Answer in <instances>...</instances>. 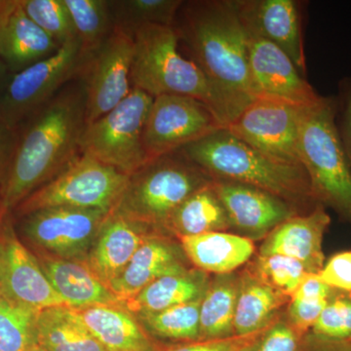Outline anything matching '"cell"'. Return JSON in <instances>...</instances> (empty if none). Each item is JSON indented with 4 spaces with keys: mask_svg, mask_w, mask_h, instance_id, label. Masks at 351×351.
<instances>
[{
    "mask_svg": "<svg viewBox=\"0 0 351 351\" xmlns=\"http://www.w3.org/2000/svg\"><path fill=\"white\" fill-rule=\"evenodd\" d=\"M154 97L141 90L87 124L80 138V154L131 176L147 163L144 147L145 122Z\"/></svg>",
    "mask_w": 351,
    "mask_h": 351,
    "instance_id": "obj_7",
    "label": "cell"
},
{
    "mask_svg": "<svg viewBox=\"0 0 351 351\" xmlns=\"http://www.w3.org/2000/svg\"><path fill=\"white\" fill-rule=\"evenodd\" d=\"M230 228L246 239H263L298 210L278 196L239 182L213 180ZM300 213V212H299Z\"/></svg>",
    "mask_w": 351,
    "mask_h": 351,
    "instance_id": "obj_16",
    "label": "cell"
},
{
    "mask_svg": "<svg viewBox=\"0 0 351 351\" xmlns=\"http://www.w3.org/2000/svg\"><path fill=\"white\" fill-rule=\"evenodd\" d=\"M133 34L114 25L112 34L83 66L86 125L96 121L131 93Z\"/></svg>",
    "mask_w": 351,
    "mask_h": 351,
    "instance_id": "obj_12",
    "label": "cell"
},
{
    "mask_svg": "<svg viewBox=\"0 0 351 351\" xmlns=\"http://www.w3.org/2000/svg\"><path fill=\"white\" fill-rule=\"evenodd\" d=\"M249 337H232L223 339H213V341H191L171 348L162 351H239V348L250 339Z\"/></svg>",
    "mask_w": 351,
    "mask_h": 351,
    "instance_id": "obj_42",
    "label": "cell"
},
{
    "mask_svg": "<svg viewBox=\"0 0 351 351\" xmlns=\"http://www.w3.org/2000/svg\"><path fill=\"white\" fill-rule=\"evenodd\" d=\"M167 230L181 237L226 232L230 228L225 208L219 199L213 182L186 198L168 221Z\"/></svg>",
    "mask_w": 351,
    "mask_h": 351,
    "instance_id": "obj_29",
    "label": "cell"
},
{
    "mask_svg": "<svg viewBox=\"0 0 351 351\" xmlns=\"http://www.w3.org/2000/svg\"><path fill=\"white\" fill-rule=\"evenodd\" d=\"M245 31L249 68L257 98L281 101L298 108L307 107L319 100L320 95L280 48L258 32L247 27Z\"/></svg>",
    "mask_w": 351,
    "mask_h": 351,
    "instance_id": "obj_14",
    "label": "cell"
},
{
    "mask_svg": "<svg viewBox=\"0 0 351 351\" xmlns=\"http://www.w3.org/2000/svg\"><path fill=\"white\" fill-rule=\"evenodd\" d=\"M331 223L326 208L291 217L265 237L258 255H282L301 262L307 272L319 274L325 263L323 239Z\"/></svg>",
    "mask_w": 351,
    "mask_h": 351,
    "instance_id": "obj_18",
    "label": "cell"
},
{
    "mask_svg": "<svg viewBox=\"0 0 351 351\" xmlns=\"http://www.w3.org/2000/svg\"><path fill=\"white\" fill-rule=\"evenodd\" d=\"M25 13L60 46L77 39L64 0H21Z\"/></svg>",
    "mask_w": 351,
    "mask_h": 351,
    "instance_id": "obj_35",
    "label": "cell"
},
{
    "mask_svg": "<svg viewBox=\"0 0 351 351\" xmlns=\"http://www.w3.org/2000/svg\"><path fill=\"white\" fill-rule=\"evenodd\" d=\"M182 0L108 1L114 25L132 32L143 25L174 27Z\"/></svg>",
    "mask_w": 351,
    "mask_h": 351,
    "instance_id": "obj_31",
    "label": "cell"
},
{
    "mask_svg": "<svg viewBox=\"0 0 351 351\" xmlns=\"http://www.w3.org/2000/svg\"><path fill=\"white\" fill-rule=\"evenodd\" d=\"M44 274L66 306L80 309L101 304L124 306L98 278L85 261L66 260L38 254Z\"/></svg>",
    "mask_w": 351,
    "mask_h": 351,
    "instance_id": "obj_22",
    "label": "cell"
},
{
    "mask_svg": "<svg viewBox=\"0 0 351 351\" xmlns=\"http://www.w3.org/2000/svg\"><path fill=\"white\" fill-rule=\"evenodd\" d=\"M328 301H300L291 299L288 306L287 319L302 334L311 332L316 321L324 311Z\"/></svg>",
    "mask_w": 351,
    "mask_h": 351,
    "instance_id": "obj_40",
    "label": "cell"
},
{
    "mask_svg": "<svg viewBox=\"0 0 351 351\" xmlns=\"http://www.w3.org/2000/svg\"><path fill=\"white\" fill-rule=\"evenodd\" d=\"M133 39L132 88L154 98L180 95L196 99L211 108L225 128L237 119V112L218 88L193 60L182 56L174 27L143 25L133 32Z\"/></svg>",
    "mask_w": 351,
    "mask_h": 351,
    "instance_id": "obj_4",
    "label": "cell"
},
{
    "mask_svg": "<svg viewBox=\"0 0 351 351\" xmlns=\"http://www.w3.org/2000/svg\"><path fill=\"white\" fill-rule=\"evenodd\" d=\"M9 212L6 211L5 207H4L3 202H2L1 195H0V232H1L2 226L4 225L7 215Z\"/></svg>",
    "mask_w": 351,
    "mask_h": 351,
    "instance_id": "obj_45",
    "label": "cell"
},
{
    "mask_svg": "<svg viewBox=\"0 0 351 351\" xmlns=\"http://www.w3.org/2000/svg\"><path fill=\"white\" fill-rule=\"evenodd\" d=\"M40 311L2 299L0 302V351H32Z\"/></svg>",
    "mask_w": 351,
    "mask_h": 351,
    "instance_id": "obj_33",
    "label": "cell"
},
{
    "mask_svg": "<svg viewBox=\"0 0 351 351\" xmlns=\"http://www.w3.org/2000/svg\"><path fill=\"white\" fill-rule=\"evenodd\" d=\"M300 110L281 101L257 98L226 128L274 160L302 166L298 151Z\"/></svg>",
    "mask_w": 351,
    "mask_h": 351,
    "instance_id": "obj_13",
    "label": "cell"
},
{
    "mask_svg": "<svg viewBox=\"0 0 351 351\" xmlns=\"http://www.w3.org/2000/svg\"><path fill=\"white\" fill-rule=\"evenodd\" d=\"M86 94L82 80L60 91L18 129L8 172L0 188L11 213L36 189L54 179L80 154L86 126Z\"/></svg>",
    "mask_w": 351,
    "mask_h": 351,
    "instance_id": "obj_1",
    "label": "cell"
},
{
    "mask_svg": "<svg viewBox=\"0 0 351 351\" xmlns=\"http://www.w3.org/2000/svg\"><path fill=\"white\" fill-rule=\"evenodd\" d=\"M108 212L50 207L23 215L21 230L38 254L86 261Z\"/></svg>",
    "mask_w": 351,
    "mask_h": 351,
    "instance_id": "obj_10",
    "label": "cell"
},
{
    "mask_svg": "<svg viewBox=\"0 0 351 351\" xmlns=\"http://www.w3.org/2000/svg\"><path fill=\"white\" fill-rule=\"evenodd\" d=\"M2 299H3V297H2L1 291H0V302L2 301Z\"/></svg>",
    "mask_w": 351,
    "mask_h": 351,
    "instance_id": "obj_47",
    "label": "cell"
},
{
    "mask_svg": "<svg viewBox=\"0 0 351 351\" xmlns=\"http://www.w3.org/2000/svg\"><path fill=\"white\" fill-rule=\"evenodd\" d=\"M239 286L240 276L235 272L212 279L201 300L199 341L237 337L233 322Z\"/></svg>",
    "mask_w": 351,
    "mask_h": 351,
    "instance_id": "obj_28",
    "label": "cell"
},
{
    "mask_svg": "<svg viewBox=\"0 0 351 351\" xmlns=\"http://www.w3.org/2000/svg\"><path fill=\"white\" fill-rule=\"evenodd\" d=\"M32 351H34V350H32Z\"/></svg>",
    "mask_w": 351,
    "mask_h": 351,
    "instance_id": "obj_48",
    "label": "cell"
},
{
    "mask_svg": "<svg viewBox=\"0 0 351 351\" xmlns=\"http://www.w3.org/2000/svg\"><path fill=\"white\" fill-rule=\"evenodd\" d=\"M335 289L321 280L318 274H308L290 299L300 301H328Z\"/></svg>",
    "mask_w": 351,
    "mask_h": 351,
    "instance_id": "obj_41",
    "label": "cell"
},
{
    "mask_svg": "<svg viewBox=\"0 0 351 351\" xmlns=\"http://www.w3.org/2000/svg\"><path fill=\"white\" fill-rule=\"evenodd\" d=\"M174 27L210 82L237 117L257 99L249 68L247 34L237 0L184 2Z\"/></svg>",
    "mask_w": 351,
    "mask_h": 351,
    "instance_id": "obj_2",
    "label": "cell"
},
{
    "mask_svg": "<svg viewBox=\"0 0 351 351\" xmlns=\"http://www.w3.org/2000/svg\"><path fill=\"white\" fill-rule=\"evenodd\" d=\"M286 297L258 278L252 269L240 276L239 297L235 307L234 335L249 337L263 331L278 318Z\"/></svg>",
    "mask_w": 351,
    "mask_h": 351,
    "instance_id": "obj_27",
    "label": "cell"
},
{
    "mask_svg": "<svg viewBox=\"0 0 351 351\" xmlns=\"http://www.w3.org/2000/svg\"><path fill=\"white\" fill-rule=\"evenodd\" d=\"M18 140V129H13L0 120V188L3 184Z\"/></svg>",
    "mask_w": 351,
    "mask_h": 351,
    "instance_id": "obj_43",
    "label": "cell"
},
{
    "mask_svg": "<svg viewBox=\"0 0 351 351\" xmlns=\"http://www.w3.org/2000/svg\"><path fill=\"white\" fill-rule=\"evenodd\" d=\"M212 182L181 152H173L154 159L132 174L112 212L163 230L186 198Z\"/></svg>",
    "mask_w": 351,
    "mask_h": 351,
    "instance_id": "obj_6",
    "label": "cell"
},
{
    "mask_svg": "<svg viewBox=\"0 0 351 351\" xmlns=\"http://www.w3.org/2000/svg\"><path fill=\"white\" fill-rule=\"evenodd\" d=\"M186 260L182 245L166 239L160 232L154 233L141 245L110 289L125 306L156 279L188 270Z\"/></svg>",
    "mask_w": 351,
    "mask_h": 351,
    "instance_id": "obj_21",
    "label": "cell"
},
{
    "mask_svg": "<svg viewBox=\"0 0 351 351\" xmlns=\"http://www.w3.org/2000/svg\"><path fill=\"white\" fill-rule=\"evenodd\" d=\"M180 239L189 262L196 269L216 276L232 274L255 252L253 241L237 233L209 232Z\"/></svg>",
    "mask_w": 351,
    "mask_h": 351,
    "instance_id": "obj_24",
    "label": "cell"
},
{
    "mask_svg": "<svg viewBox=\"0 0 351 351\" xmlns=\"http://www.w3.org/2000/svg\"><path fill=\"white\" fill-rule=\"evenodd\" d=\"M237 4L244 27L276 44L304 76L306 59L299 2L295 0H237Z\"/></svg>",
    "mask_w": 351,
    "mask_h": 351,
    "instance_id": "obj_17",
    "label": "cell"
},
{
    "mask_svg": "<svg viewBox=\"0 0 351 351\" xmlns=\"http://www.w3.org/2000/svg\"><path fill=\"white\" fill-rule=\"evenodd\" d=\"M201 301L157 311L137 314L147 332L160 338L191 343L200 339Z\"/></svg>",
    "mask_w": 351,
    "mask_h": 351,
    "instance_id": "obj_32",
    "label": "cell"
},
{
    "mask_svg": "<svg viewBox=\"0 0 351 351\" xmlns=\"http://www.w3.org/2000/svg\"><path fill=\"white\" fill-rule=\"evenodd\" d=\"M77 311L88 330L107 351H162L124 306L101 304Z\"/></svg>",
    "mask_w": 351,
    "mask_h": 351,
    "instance_id": "obj_23",
    "label": "cell"
},
{
    "mask_svg": "<svg viewBox=\"0 0 351 351\" xmlns=\"http://www.w3.org/2000/svg\"><path fill=\"white\" fill-rule=\"evenodd\" d=\"M317 274L323 282L335 290L351 293V251L335 254Z\"/></svg>",
    "mask_w": 351,
    "mask_h": 351,
    "instance_id": "obj_38",
    "label": "cell"
},
{
    "mask_svg": "<svg viewBox=\"0 0 351 351\" xmlns=\"http://www.w3.org/2000/svg\"><path fill=\"white\" fill-rule=\"evenodd\" d=\"M85 59L99 49L112 34L114 23L106 0H64Z\"/></svg>",
    "mask_w": 351,
    "mask_h": 351,
    "instance_id": "obj_30",
    "label": "cell"
},
{
    "mask_svg": "<svg viewBox=\"0 0 351 351\" xmlns=\"http://www.w3.org/2000/svg\"><path fill=\"white\" fill-rule=\"evenodd\" d=\"M9 214L0 232L2 297L38 311L53 306H68L53 288L36 256L18 239L8 218Z\"/></svg>",
    "mask_w": 351,
    "mask_h": 351,
    "instance_id": "obj_15",
    "label": "cell"
},
{
    "mask_svg": "<svg viewBox=\"0 0 351 351\" xmlns=\"http://www.w3.org/2000/svg\"><path fill=\"white\" fill-rule=\"evenodd\" d=\"M298 151L313 195L351 225V170L336 123L335 97L300 110Z\"/></svg>",
    "mask_w": 351,
    "mask_h": 351,
    "instance_id": "obj_5",
    "label": "cell"
},
{
    "mask_svg": "<svg viewBox=\"0 0 351 351\" xmlns=\"http://www.w3.org/2000/svg\"><path fill=\"white\" fill-rule=\"evenodd\" d=\"M211 279L207 272L188 269L156 279L143 289L125 306L131 313H157L170 307L201 301Z\"/></svg>",
    "mask_w": 351,
    "mask_h": 351,
    "instance_id": "obj_26",
    "label": "cell"
},
{
    "mask_svg": "<svg viewBox=\"0 0 351 351\" xmlns=\"http://www.w3.org/2000/svg\"><path fill=\"white\" fill-rule=\"evenodd\" d=\"M5 66H4L3 63L0 61V76L3 75L4 71H5Z\"/></svg>",
    "mask_w": 351,
    "mask_h": 351,
    "instance_id": "obj_46",
    "label": "cell"
},
{
    "mask_svg": "<svg viewBox=\"0 0 351 351\" xmlns=\"http://www.w3.org/2000/svg\"><path fill=\"white\" fill-rule=\"evenodd\" d=\"M110 212L86 258L95 276L110 288L145 240L160 232Z\"/></svg>",
    "mask_w": 351,
    "mask_h": 351,
    "instance_id": "obj_20",
    "label": "cell"
},
{
    "mask_svg": "<svg viewBox=\"0 0 351 351\" xmlns=\"http://www.w3.org/2000/svg\"><path fill=\"white\" fill-rule=\"evenodd\" d=\"M302 351H351V341L326 338L308 332L302 341Z\"/></svg>",
    "mask_w": 351,
    "mask_h": 351,
    "instance_id": "obj_44",
    "label": "cell"
},
{
    "mask_svg": "<svg viewBox=\"0 0 351 351\" xmlns=\"http://www.w3.org/2000/svg\"><path fill=\"white\" fill-rule=\"evenodd\" d=\"M252 271L284 297H292L308 274L299 261L282 255H258Z\"/></svg>",
    "mask_w": 351,
    "mask_h": 351,
    "instance_id": "obj_34",
    "label": "cell"
},
{
    "mask_svg": "<svg viewBox=\"0 0 351 351\" xmlns=\"http://www.w3.org/2000/svg\"><path fill=\"white\" fill-rule=\"evenodd\" d=\"M129 177L93 157L80 154L14 211L21 217L45 208L73 207L110 213L125 189Z\"/></svg>",
    "mask_w": 351,
    "mask_h": 351,
    "instance_id": "obj_8",
    "label": "cell"
},
{
    "mask_svg": "<svg viewBox=\"0 0 351 351\" xmlns=\"http://www.w3.org/2000/svg\"><path fill=\"white\" fill-rule=\"evenodd\" d=\"M335 101L337 127L351 170V77L343 78L339 82Z\"/></svg>",
    "mask_w": 351,
    "mask_h": 351,
    "instance_id": "obj_39",
    "label": "cell"
},
{
    "mask_svg": "<svg viewBox=\"0 0 351 351\" xmlns=\"http://www.w3.org/2000/svg\"><path fill=\"white\" fill-rule=\"evenodd\" d=\"M304 336L306 334L295 329L287 318H278L251 336L239 351H302Z\"/></svg>",
    "mask_w": 351,
    "mask_h": 351,
    "instance_id": "obj_36",
    "label": "cell"
},
{
    "mask_svg": "<svg viewBox=\"0 0 351 351\" xmlns=\"http://www.w3.org/2000/svg\"><path fill=\"white\" fill-rule=\"evenodd\" d=\"M85 62L80 41L75 39L51 56L16 73L0 94V120L11 128H19L66 83L82 73Z\"/></svg>",
    "mask_w": 351,
    "mask_h": 351,
    "instance_id": "obj_9",
    "label": "cell"
},
{
    "mask_svg": "<svg viewBox=\"0 0 351 351\" xmlns=\"http://www.w3.org/2000/svg\"><path fill=\"white\" fill-rule=\"evenodd\" d=\"M221 128L225 127L202 101L180 95L156 97L144 131L147 163L181 151Z\"/></svg>",
    "mask_w": 351,
    "mask_h": 351,
    "instance_id": "obj_11",
    "label": "cell"
},
{
    "mask_svg": "<svg viewBox=\"0 0 351 351\" xmlns=\"http://www.w3.org/2000/svg\"><path fill=\"white\" fill-rule=\"evenodd\" d=\"M181 152L212 180L239 182L278 196L302 213L319 203L301 165L274 160L235 137L226 128L219 129Z\"/></svg>",
    "mask_w": 351,
    "mask_h": 351,
    "instance_id": "obj_3",
    "label": "cell"
},
{
    "mask_svg": "<svg viewBox=\"0 0 351 351\" xmlns=\"http://www.w3.org/2000/svg\"><path fill=\"white\" fill-rule=\"evenodd\" d=\"M60 47L27 16L21 0H0V61L6 69L18 73Z\"/></svg>",
    "mask_w": 351,
    "mask_h": 351,
    "instance_id": "obj_19",
    "label": "cell"
},
{
    "mask_svg": "<svg viewBox=\"0 0 351 351\" xmlns=\"http://www.w3.org/2000/svg\"><path fill=\"white\" fill-rule=\"evenodd\" d=\"M311 332L351 341V293L335 291Z\"/></svg>",
    "mask_w": 351,
    "mask_h": 351,
    "instance_id": "obj_37",
    "label": "cell"
},
{
    "mask_svg": "<svg viewBox=\"0 0 351 351\" xmlns=\"http://www.w3.org/2000/svg\"><path fill=\"white\" fill-rule=\"evenodd\" d=\"M34 351H107L94 338L77 309L53 306L38 313Z\"/></svg>",
    "mask_w": 351,
    "mask_h": 351,
    "instance_id": "obj_25",
    "label": "cell"
}]
</instances>
